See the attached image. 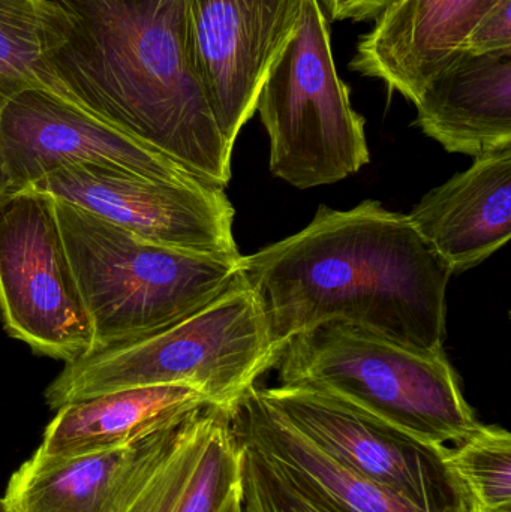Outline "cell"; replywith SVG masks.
Returning a JSON list of instances; mask_svg holds the SVG:
<instances>
[{"mask_svg":"<svg viewBox=\"0 0 511 512\" xmlns=\"http://www.w3.org/2000/svg\"><path fill=\"white\" fill-rule=\"evenodd\" d=\"M276 367L282 387L332 394L434 444H458L482 424L444 349L417 351L359 325L297 334Z\"/></svg>","mask_w":511,"mask_h":512,"instance_id":"4","label":"cell"},{"mask_svg":"<svg viewBox=\"0 0 511 512\" xmlns=\"http://www.w3.org/2000/svg\"><path fill=\"white\" fill-rule=\"evenodd\" d=\"M260 390L315 447L417 510L482 512L446 445L411 435L332 394L282 385Z\"/></svg>","mask_w":511,"mask_h":512,"instance_id":"7","label":"cell"},{"mask_svg":"<svg viewBox=\"0 0 511 512\" xmlns=\"http://www.w3.org/2000/svg\"><path fill=\"white\" fill-rule=\"evenodd\" d=\"M511 50V0H500L465 39L462 51L474 54Z\"/></svg>","mask_w":511,"mask_h":512,"instance_id":"22","label":"cell"},{"mask_svg":"<svg viewBox=\"0 0 511 512\" xmlns=\"http://www.w3.org/2000/svg\"><path fill=\"white\" fill-rule=\"evenodd\" d=\"M239 274L281 355L294 336L332 321L417 351H443L455 273L407 215L378 201L318 207L305 230L242 256Z\"/></svg>","mask_w":511,"mask_h":512,"instance_id":"1","label":"cell"},{"mask_svg":"<svg viewBox=\"0 0 511 512\" xmlns=\"http://www.w3.org/2000/svg\"><path fill=\"white\" fill-rule=\"evenodd\" d=\"M27 189L80 207L155 245L231 261L243 256L234 239V209L224 188L200 179H156L119 168L75 164Z\"/></svg>","mask_w":511,"mask_h":512,"instance_id":"9","label":"cell"},{"mask_svg":"<svg viewBox=\"0 0 511 512\" xmlns=\"http://www.w3.org/2000/svg\"><path fill=\"white\" fill-rule=\"evenodd\" d=\"M62 12L48 50L78 107L225 188L231 155L194 72L189 0H44Z\"/></svg>","mask_w":511,"mask_h":512,"instance_id":"2","label":"cell"},{"mask_svg":"<svg viewBox=\"0 0 511 512\" xmlns=\"http://www.w3.org/2000/svg\"><path fill=\"white\" fill-rule=\"evenodd\" d=\"M210 405L183 385L129 388L68 403L57 409L32 454L38 462H59L117 450L180 423Z\"/></svg>","mask_w":511,"mask_h":512,"instance_id":"17","label":"cell"},{"mask_svg":"<svg viewBox=\"0 0 511 512\" xmlns=\"http://www.w3.org/2000/svg\"><path fill=\"white\" fill-rule=\"evenodd\" d=\"M273 176L299 189L333 185L369 164L365 119L333 60L329 21L305 0L299 27L270 66L257 108Z\"/></svg>","mask_w":511,"mask_h":512,"instance_id":"6","label":"cell"},{"mask_svg":"<svg viewBox=\"0 0 511 512\" xmlns=\"http://www.w3.org/2000/svg\"><path fill=\"white\" fill-rule=\"evenodd\" d=\"M75 164L156 179H198L164 153L54 93L27 90L0 110V188L6 200Z\"/></svg>","mask_w":511,"mask_h":512,"instance_id":"10","label":"cell"},{"mask_svg":"<svg viewBox=\"0 0 511 512\" xmlns=\"http://www.w3.org/2000/svg\"><path fill=\"white\" fill-rule=\"evenodd\" d=\"M0 512H3V511H2V508H0Z\"/></svg>","mask_w":511,"mask_h":512,"instance_id":"26","label":"cell"},{"mask_svg":"<svg viewBox=\"0 0 511 512\" xmlns=\"http://www.w3.org/2000/svg\"><path fill=\"white\" fill-rule=\"evenodd\" d=\"M414 105L416 125L447 152L479 158L511 147V50L461 51Z\"/></svg>","mask_w":511,"mask_h":512,"instance_id":"16","label":"cell"},{"mask_svg":"<svg viewBox=\"0 0 511 512\" xmlns=\"http://www.w3.org/2000/svg\"><path fill=\"white\" fill-rule=\"evenodd\" d=\"M305 0H189L192 66L230 149L254 116L270 66L299 27Z\"/></svg>","mask_w":511,"mask_h":512,"instance_id":"11","label":"cell"},{"mask_svg":"<svg viewBox=\"0 0 511 512\" xmlns=\"http://www.w3.org/2000/svg\"><path fill=\"white\" fill-rule=\"evenodd\" d=\"M182 421L117 450L59 462L30 457L9 478L0 508L3 512H125L173 444Z\"/></svg>","mask_w":511,"mask_h":512,"instance_id":"13","label":"cell"},{"mask_svg":"<svg viewBox=\"0 0 511 512\" xmlns=\"http://www.w3.org/2000/svg\"><path fill=\"white\" fill-rule=\"evenodd\" d=\"M281 352L240 274L215 300L150 336L66 363L45 390L57 411L68 403L129 388L183 385L210 405L233 409Z\"/></svg>","mask_w":511,"mask_h":512,"instance_id":"3","label":"cell"},{"mask_svg":"<svg viewBox=\"0 0 511 512\" xmlns=\"http://www.w3.org/2000/svg\"><path fill=\"white\" fill-rule=\"evenodd\" d=\"M474 159L407 215L453 273L482 264L511 237V147Z\"/></svg>","mask_w":511,"mask_h":512,"instance_id":"15","label":"cell"},{"mask_svg":"<svg viewBox=\"0 0 511 512\" xmlns=\"http://www.w3.org/2000/svg\"><path fill=\"white\" fill-rule=\"evenodd\" d=\"M0 313L9 336L72 363L93 354V328L66 252L56 201L20 192L0 209Z\"/></svg>","mask_w":511,"mask_h":512,"instance_id":"8","label":"cell"},{"mask_svg":"<svg viewBox=\"0 0 511 512\" xmlns=\"http://www.w3.org/2000/svg\"><path fill=\"white\" fill-rule=\"evenodd\" d=\"M240 496L242 447L233 409L204 405L182 421L125 512H228Z\"/></svg>","mask_w":511,"mask_h":512,"instance_id":"14","label":"cell"},{"mask_svg":"<svg viewBox=\"0 0 511 512\" xmlns=\"http://www.w3.org/2000/svg\"><path fill=\"white\" fill-rule=\"evenodd\" d=\"M459 477L482 512H511V436L480 424L476 432L449 448Z\"/></svg>","mask_w":511,"mask_h":512,"instance_id":"20","label":"cell"},{"mask_svg":"<svg viewBox=\"0 0 511 512\" xmlns=\"http://www.w3.org/2000/svg\"><path fill=\"white\" fill-rule=\"evenodd\" d=\"M56 213L92 322L93 354L182 321L239 274L240 259L155 245L62 201H56Z\"/></svg>","mask_w":511,"mask_h":512,"instance_id":"5","label":"cell"},{"mask_svg":"<svg viewBox=\"0 0 511 512\" xmlns=\"http://www.w3.org/2000/svg\"><path fill=\"white\" fill-rule=\"evenodd\" d=\"M6 201L8 200H6L5 194H3L2 188H0V209L5 206Z\"/></svg>","mask_w":511,"mask_h":512,"instance_id":"25","label":"cell"},{"mask_svg":"<svg viewBox=\"0 0 511 512\" xmlns=\"http://www.w3.org/2000/svg\"><path fill=\"white\" fill-rule=\"evenodd\" d=\"M500 0H398L357 42L351 69L417 102Z\"/></svg>","mask_w":511,"mask_h":512,"instance_id":"12","label":"cell"},{"mask_svg":"<svg viewBox=\"0 0 511 512\" xmlns=\"http://www.w3.org/2000/svg\"><path fill=\"white\" fill-rule=\"evenodd\" d=\"M239 438V436H237ZM245 512H336L294 486L263 454L239 438Z\"/></svg>","mask_w":511,"mask_h":512,"instance_id":"21","label":"cell"},{"mask_svg":"<svg viewBox=\"0 0 511 512\" xmlns=\"http://www.w3.org/2000/svg\"><path fill=\"white\" fill-rule=\"evenodd\" d=\"M398 0H318L321 9L330 15L333 21L375 20Z\"/></svg>","mask_w":511,"mask_h":512,"instance_id":"23","label":"cell"},{"mask_svg":"<svg viewBox=\"0 0 511 512\" xmlns=\"http://www.w3.org/2000/svg\"><path fill=\"white\" fill-rule=\"evenodd\" d=\"M62 26V12L44 0H0V110L27 90L72 102L47 59Z\"/></svg>","mask_w":511,"mask_h":512,"instance_id":"19","label":"cell"},{"mask_svg":"<svg viewBox=\"0 0 511 512\" xmlns=\"http://www.w3.org/2000/svg\"><path fill=\"white\" fill-rule=\"evenodd\" d=\"M234 429L294 486L336 512H423L360 477L300 435L251 387L233 408Z\"/></svg>","mask_w":511,"mask_h":512,"instance_id":"18","label":"cell"},{"mask_svg":"<svg viewBox=\"0 0 511 512\" xmlns=\"http://www.w3.org/2000/svg\"><path fill=\"white\" fill-rule=\"evenodd\" d=\"M228 512H245L243 510V498L240 496L239 499H236V501L231 504L230 510Z\"/></svg>","mask_w":511,"mask_h":512,"instance_id":"24","label":"cell"}]
</instances>
